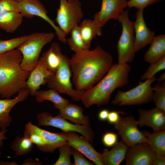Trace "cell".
<instances>
[{
  "mask_svg": "<svg viewBox=\"0 0 165 165\" xmlns=\"http://www.w3.org/2000/svg\"><path fill=\"white\" fill-rule=\"evenodd\" d=\"M113 61L111 54L100 46L75 53L69 64L75 90L84 91L94 85L107 73Z\"/></svg>",
  "mask_w": 165,
  "mask_h": 165,
  "instance_id": "1",
  "label": "cell"
},
{
  "mask_svg": "<svg viewBox=\"0 0 165 165\" xmlns=\"http://www.w3.org/2000/svg\"><path fill=\"white\" fill-rule=\"evenodd\" d=\"M131 67L128 63L113 64L105 75L97 83L84 90L81 98L86 108L108 103L111 96L116 89L127 84Z\"/></svg>",
  "mask_w": 165,
  "mask_h": 165,
  "instance_id": "2",
  "label": "cell"
},
{
  "mask_svg": "<svg viewBox=\"0 0 165 165\" xmlns=\"http://www.w3.org/2000/svg\"><path fill=\"white\" fill-rule=\"evenodd\" d=\"M22 56L17 48L0 55V97L10 98L21 89L27 88L30 72L21 66Z\"/></svg>",
  "mask_w": 165,
  "mask_h": 165,
  "instance_id": "3",
  "label": "cell"
},
{
  "mask_svg": "<svg viewBox=\"0 0 165 165\" xmlns=\"http://www.w3.org/2000/svg\"><path fill=\"white\" fill-rule=\"evenodd\" d=\"M54 37L53 32L35 33L29 35L28 38L17 48L22 55L21 66L23 70L30 72L34 69L42 49Z\"/></svg>",
  "mask_w": 165,
  "mask_h": 165,
  "instance_id": "4",
  "label": "cell"
},
{
  "mask_svg": "<svg viewBox=\"0 0 165 165\" xmlns=\"http://www.w3.org/2000/svg\"><path fill=\"white\" fill-rule=\"evenodd\" d=\"M117 20L122 27L121 34L117 46L118 63L129 64L133 61L136 53L134 47V22L129 18L128 10H124Z\"/></svg>",
  "mask_w": 165,
  "mask_h": 165,
  "instance_id": "5",
  "label": "cell"
},
{
  "mask_svg": "<svg viewBox=\"0 0 165 165\" xmlns=\"http://www.w3.org/2000/svg\"><path fill=\"white\" fill-rule=\"evenodd\" d=\"M157 80L155 76L140 81L136 86L126 91L119 90L112 102L114 105H133L147 103L152 101L153 91L152 84Z\"/></svg>",
  "mask_w": 165,
  "mask_h": 165,
  "instance_id": "6",
  "label": "cell"
},
{
  "mask_svg": "<svg viewBox=\"0 0 165 165\" xmlns=\"http://www.w3.org/2000/svg\"><path fill=\"white\" fill-rule=\"evenodd\" d=\"M69 60L63 54L59 67L54 75L48 79L46 84L50 89H54L59 94H66L74 101H78L81 100L84 91H79L72 87Z\"/></svg>",
  "mask_w": 165,
  "mask_h": 165,
  "instance_id": "7",
  "label": "cell"
},
{
  "mask_svg": "<svg viewBox=\"0 0 165 165\" xmlns=\"http://www.w3.org/2000/svg\"><path fill=\"white\" fill-rule=\"evenodd\" d=\"M83 17L82 4L79 0H60L55 21L66 35L80 23Z\"/></svg>",
  "mask_w": 165,
  "mask_h": 165,
  "instance_id": "8",
  "label": "cell"
},
{
  "mask_svg": "<svg viewBox=\"0 0 165 165\" xmlns=\"http://www.w3.org/2000/svg\"><path fill=\"white\" fill-rule=\"evenodd\" d=\"M36 118L38 126H52L60 129L63 132H78L86 138L91 144L93 143L95 135L90 124L82 125L71 123L59 114L56 116H53L47 112L38 114Z\"/></svg>",
  "mask_w": 165,
  "mask_h": 165,
  "instance_id": "9",
  "label": "cell"
},
{
  "mask_svg": "<svg viewBox=\"0 0 165 165\" xmlns=\"http://www.w3.org/2000/svg\"><path fill=\"white\" fill-rule=\"evenodd\" d=\"M114 125L122 140L128 146L139 143H148L145 136L138 128V120L132 116H121L119 121Z\"/></svg>",
  "mask_w": 165,
  "mask_h": 165,
  "instance_id": "10",
  "label": "cell"
},
{
  "mask_svg": "<svg viewBox=\"0 0 165 165\" xmlns=\"http://www.w3.org/2000/svg\"><path fill=\"white\" fill-rule=\"evenodd\" d=\"M19 2L20 13L24 17L31 18L37 16L41 18L53 28L59 41L64 43L66 42L67 35L48 16L46 9L39 0H21Z\"/></svg>",
  "mask_w": 165,
  "mask_h": 165,
  "instance_id": "11",
  "label": "cell"
},
{
  "mask_svg": "<svg viewBox=\"0 0 165 165\" xmlns=\"http://www.w3.org/2000/svg\"><path fill=\"white\" fill-rule=\"evenodd\" d=\"M127 0H102L100 10L94 16L93 20L102 28L110 20H117L127 6Z\"/></svg>",
  "mask_w": 165,
  "mask_h": 165,
  "instance_id": "12",
  "label": "cell"
},
{
  "mask_svg": "<svg viewBox=\"0 0 165 165\" xmlns=\"http://www.w3.org/2000/svg\"><path fill=\"white\" fill-rule=\"evenodd\" d=\"M67 144L78 150L97 165H103L101 154L97 151L91 144L83 136H79L75 132H63Z\"/></svg>",
  "mask_w": 165,
  "mask_h": 165,
  "instance_id": "13",
  "label": "cell"
},
{
  "mask_svg": "<svg viewBox=\"0 0 165 165\" xmlns=\"http://www.w3.org/2000/svg\"><path fill=\"white\" fill-rule=\"evenodd\" d=\"M156 153L148 143L128 146L125 157L126 165H152Z\"/></svg>",
  "mask_w": 165,
  "mask_h": 165,
  "instance_id": "14",
  "label": "cell"
},
{
  "mask_svg": "<svg viewBox=\"0 0 165 165\" xmlns=\"http://www.w3.org/2000/svg\"><path fill=\"white\" fill-rule=\"evenodd\" d=\"M144 9H138L134 22V47L136 52L150 44L155 36L154 32L146 24L144 17Z\"/></svg>",
  "mask_w": 165,
  "mask_h": 165,
  "instance_id": "15",
  "label": "cell"
},
{
  "mask_svg": "<svg viewBox=\"0 0 165 165\" xmlns=\"http://www.w3.org/2000/svg\"><path fill=\"white\" fill-rule=\"evenodd\" d=\"M54 74L49 71L41 57L34 69L30 72L26 81L27 88L30 94L35 96L42 85L46 84L48 79Z\"/></svg>",
  "mask_w": 165,
  "mask_h": 165,
  "instance_id": "16",
  "label": "cell"
},
{
  "mask_svg": "<svg viewBox=\"0 0 165 165\" xmlns=\"http://www.w3.org/2000/svg\"><path fill=\"white\" fill-rule=\"evenodd\" d=\"M138 112L140 127L148 126L154 131L165 130V112L156 107L148 110L139 109Z\"/></svg>",
  "mask_w": 165,
  "mask_h": 165,
  "instance_id": "17",
  "label": "cell"
},
{
  "mask_svg": "<svg viewBox=\"0 0 165 165\" xmlns=\"http://www.w3.org/2000/svg\"><path fill=\"white\" fill-rule=\"evenodd\" d=\"M30 94L27 88L21 89L18 95L13 99H0V129L1 130H7L10 125L12 118L10 112L13 108L18 103L25 100Z\"/></svg>",
  "mask_w": 165,
  "mask_h": 165,
  "instance_id": "18",
  "label": "cell"
},
{
  "mask_svg": "<svg viewBox=\"0 0 165 165\" xmlns=\"http://www.w3.org/2000/svg\"><path fill=\"white\" fill-rule=\"evenodd\" d=\"M24 131L35 133L41 136L47 143L46 152L53 153L59 147L67 144V139L61 132H49L33 124L31 122L25 125Z\"/></svg>",
  "mask_w": 165,
  "mask_h": 165,
  "instance_id": "19",
  "label": "cell"
},
{
  "mask_svg": "<svg viewBox=\"0 0 165 165\" xmlns=\"http://www.w3.org/2000/svg\"><path fill=\"white\" fill-rule=\"evenodd\" d=\"M128 146L122 140L117 142L110 150L105 149L101 154L105 165H119L125 158Z\"/></svg>",
  "mask_w": 165,
  "mask_h": 165,
  "instance_id": "20",
  "label": "cell"
},
{
  "mask_svg": "<svg viewBox=\"0 0 165 165\" xmlns=\"http://www.w3.org/2000/svg\"><path fill=\"white\" fill-rule=\"evenodd\" d=\"M83 111L81 106L69 103L59 110L58 114L64 119H68L75 124H89V117L83 114Z\"/></svg>",
  "mask_w": 165,
  "mask_h": 165,
  "instance_id": "21",
  "label": "cell"
},
{
  "mask_svg": "<svg viewBox=\"0 0 165 165\" xmlns=\"http://www.w3.org/2000/svg\"><path fill=\"white\" fill-rule=\"evenodd\" d=\"M63 55L58 44L53 42L50 48L41 57L48 69L54 74L61 64Z\"/></svg>",
  "mask_w": 165,
  "mask_h": 165,
  "instance_id": "22",
  "label": "cell"
},
{
  "mask_svg": "<svg viewBox=\"0 0 165 165\" xmlns=\"http://www.w3.org/2000/svg\"><path fill=\"white\" fill-rule=\"evenodd\" d=\"M23 15L16 12H7L0 13V28L9 33H13L21 24Z\"/></svg>",
  "mask_w": 165,
  "mask_h": 165,
  "instance_id": "23",
  "label": "cell"
},
{
  "mask_svg": "<svg viewBox=\"0 0 165 165\" xmlns=\"http://www.w3.org/2000/svg\"><path fill=\"white\" fill-rule=\"evenodd\" d=\"M144 55L145 61L150 64L165 55V35L155 36Z\"/></svg>",
  "mask_w": 165,
  "mask_h": 165,
  "instance_id": "24",
  "label": "cell"
},
{
  "mask_svg": "<svg viewBox=\"0 0 165 165\" xmlns=\"http://www.w3.org/2000/svg\"><path fill=\"white\" fill-rule=\"evenodd\" d=\"M79 25L82 37L86 44L90 48L91 42L97 36L103 34L102 28L98 26L93 20L85 19Z\"/></svg>",
  "mask_w": 165,
  "mask_h": 165,
  "instance_id": "25",
  "label": "cell"
},
{
  "mask_svg": "<svg viewBox=\"0 0 165 165\" xmlns=\"http://www.w3.org/2000/svg\"><path fill=\"white\" fill-rule=\"evenodd\" d=\"M35 96V100L38 103H42L45 100L52 102L54 107L60 110L69 103L67 99L61 97L57 92L53 89L48 90H38Z\"/></svg>",
  "mask_w": 165,
  "mask_h": 165,
  "instance_id": "26",
  "label": "cell"
},
{
  "mask_svg": "<svg viewBox=\"0 0 165 165\" xmlns=\"http://www.w3.org/2000/svg\"><path fill=\"white\" fill-rule=\"evenodd\" d=\"M146 137L152 149L156 153L165 155V130L154 131H141Z\"/></svg>",
  "mask_w": 165,
  "mask_h": 165,
  "instance_id": "27",
  "label": "cell"
},
{
  "mask_svg": "<svg viewBox=\"0 0 165 165\" xmlns=\"http://www.w3.org/2000/svg\"><path fill=\"white\" fill-rule=\"evenodd\" d=\"M70 33L71 35L66 42L71 50L77 53L90 49L82 37L79 25L73 27Z\"/></svg>",
  "mask_w": 165,
  "mask_h": 165,
  "instance_id": "28",
  "label": "cell"
},
{
  "mask_svg": "<svg viewBox=\"0 0 165 165\" xmlns=\"http://www.w3.org/2000/svg\"><path fill=\"white\" fill-rule=\"evenodd\" d=\"M33 144L28 136L16 137L11 144V148L15 156H20L31 152Z\"/></svg>",
  "mask_w": 165,
  "mask_h": 165,
  "instance_id": "29",
  "label": "cell"
},
{
  "mask_svg": "<svg viewBox=\"0 0 165 165\" xmlns=\"http://www.w3.org/2000/svg\"><path fill=\"white\" fill-rule=\"evenodd\" d=\"M29 35H25L13 38L8 40L0 39V55L16 49L29 37Z\"/></svg>",
  "mask_w": 165,
  "mask_h": 165,
  "instance_id": "30",
  "label": "cell"
},
{
  "mask_svg": "<svg viewBox=\"0 0 165 165\" xmlns=\"http://www.w3.org/2000/svg\"><path fill=\"white\" fill-rule=\"evenodd\" d=\"M153 91L152 101L156 107L165 112V83H157L152 87Z\"/></svg>",
  "mask_w": 165,
  "mask_h": 165,
  "instance_id": "31",
  "label": "cell"
},
{
  "mask_svg": "<svg viewBox=\"0 0 165 165\" xmlns=\"http://www.w3.org/2000/svg\"><path fill=\"white\" fill-rule=\"evenodd\" d=\"M165 69V55L150 63L146 72L141 76V80H145L155 76L158 72Z\"/></svg>",
  "mask_w": 165,
  "mask_h": 165,
  "instance_id": "32",
  "label": "cell"
},
{
  "mask_svg": "<svg viewBox=\"0 0 165 165\" xmlns=\"http://www.w3.org/2000/svg\"><path fill=\"white\" fill-rule=\"evenodd\" d=\"M72 148L68 144L58 147L60 152L59 158L53 165H73L71 161Z\"/></svg>",
  "mask_w": 165,
  "mask_h": 165,
  "instance_id": "33",
  "label": "cell"
},
{
  "mask_svg": "<svg viewBox=\"0 0 165 165\" xmlns=\"http://www.w3.org/2000/svg\"><path fill=\"white\" fill-rule=\"evenodd\" d=\"M10 11L20 13L19 1L16 0H0V13Z\"/></svg>",
  "mask_w": 165,
  "mask_h": 165,
  "instance_id": "34",
  "label": "cell"
},
{
  "mask_svg": "<svg viewBox=\"0 0 165 165\" xmlns=\"http://www.w3.org/2000/svg\"><path fill=\"white\" fill-rule=\"evenodd\" d=\"M24 135L28 137L32 143L40 150L46 152L47 143L40 135L34 132L24 131Z\"/></svg>",
  "mask_w": 165,
  "mask_h": 165,
  "instance_id": "35",
  "label": "cell"
},
{
  "mask_svg": "<svg viewBox=\"0 0 165 165\" xmlns=\"http://www.w3.org/2000/svg\"><path fill=\"white\" fill-rule=\"evenodd\" d=\"M161 0H129L127 2V6L134 7L138 9H143L146 6L155 3Z\"/></svg>",
  "mask_w": 165,
  "mask_h": 165,
  "instance_id": "36",
  "label": "cell"
},
{
  "mask_svg": "<svg viewBox=\"0 0 165 165\" xmlns=\"http://www.w3.org/2000/svg\"><path fill=\"white\" fill-rule=\"evenodd\" d=\"M117 141L118 134L113 132H107L102 136V142L107 147L113 146L118 142Z\"/></svg>",
  "mask_w": 165,
  "mask_h": 165,
  "instance_id": "37",
  "label": "cell"
},
{
  "mask_svg": "<svg viewBox=\"0 0 165 165\" xmlns=\"http://www.w3.org/2000/svg\"><path fill=\"white\" fill-rule=\"evenodd\" d=\"M72 152L74 160V162L73 163V165H93L85 158L82 153L76 149L72 148Z\"/></svg>",
  "mask_w": 165,
  "mask_h": 165,
  "instance_id": "38",
  "label": "cell"
},
{
  "mask_svg": "<svg viewBox=\"0 0 165 165\" xmlns=\"http://www.w3.org/2000/svg\"><path fill=\"white\" fill-rule=\"evenodd\" d=\"M120 112L113 111L109 112L107 120L108 122L114 125L117 123L120 118Z\"/></svg>",
  "mask_w": 165,
  "mask_h": 165,
  "instance_id": "39",
  "label": "cell"
},
{
  "mask_svg": "<svg viewBox=\"0 0 165 165\" xmlns=\"http://www.w3.org/2000/svg\"><path fill=\"white\" fill-rule=\"evenodd\" d=\"M165 165V155L156 153L153 159L152 165Z\"/></svg>",
  "mask_w": 165,
  "mask_h": 165,
  "instance_id": "40",
  "label": "cell"
},
{
  "mask_svg": "<svg viewBox=\"0 0 165 165\" xmlns=\"http://www.w3.org/2000/svg\"><path fill=\"white\" fill-rule=\"evenodd\" d=\"M109 112V111L106 109H104L101 110L98 114L99 119L102 121L107 120Z\"/></svg>",
  "mask_w": 165,
  "mask_h": 165,
  "instance_id": "41",
  "label": "cell"
},
{
  "mask_svg": "<svg viewBox=\"0 0 165 165\" xmlns=\"http://www.w3.org/2000/svg\"><path fill=\"white\" fill-rule=\"evenodd\" d=\"M7 131V130H0V157L2 155L1 149L4 145V141L7 139V137L5 135Z\"/></svg>",
  "mask_w": 165,
  "mask_h": 165,
  "instance_id": "42",
  "label": "cell"
},
{
  "mask_svg": "<svg viewBox=\"0 0 165 165\" xmlns=\"http://www.w3.org/2000/svg\"><path fill=\"white\" fill-rule=\"evenodd\" d=\"M42 161H35L31 158H28L25 160L21 165H39L42 164Z\"/></svg>",
  "mask_w": 165,
  "mask_h": 165,
  "instance_id": "43",
  "label": "cell"
},
{
  "mask_svg": "<svg viewBox=\"0 0 165 165\" xmlns=\"http://www.w3.org/2000/svg\"><path fill=\"white\" fill-rule=\"evenodd\" d=\"M18 165L15 161L10 162L8 161L0 160V165Z\"/></svg>",
  "mask_w": 165,
  "mask_h": 165,
  "instance_id": "44",
  "label": "cell"
},
{
  "mask_svg": "<svg viewBox=\"0 0 165 165\" xmlns=\"http://www.w3.org/2000/svg\"><path fill=\"white\" fill-rule=\"evenodd\" d=\"M165 79V73H163L161 76L158 79H157L158 83H160V82L164 80Z\"/></svg>",
  "mask_w": 165,
  "mask_h": 165,
  "instance_id": "45",
  "label": "cell"
},
{
  "mask_svg": "<svg viewBox=\"0 0 165 165\" xmlns=\"http://www.w3.org/2000/svg\"><path fill=\"white\" fill-rule=\"evenodd\" d=\"M17 0V1H21V0Z\"/></svg>",
  "mask_w": 165,
  "mask_h": 165,
  "instance_id": "46",
  "label": "cell"
}]
</instances>
